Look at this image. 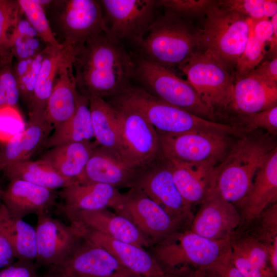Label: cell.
I'll use <instances>...</instances> for the list:
<instances>
[{"mask_svg":"<svg viewBox=\"0 0 277 277\" xmlns=\"http://www.w3.org/2000/svg\"><path fill=\"white\" fill-rule=\"evenodd\" d=\"M71 56L77 90L88 98L112 97L130 86L136 64L107 32L72 47Z\"/></svg>","mask_w":277,"mask_h":277,"instance_id":"cell-1","label":"cell"},{"mask_svg":"<svg viewBox=\"0 0 277 277\" xmlns=\"http://www.w3.org/2000/svg\"><path fill=\"white\" fill-rule=\"evenodd\" d=\"M166 11L154 18L137 43L145 58L168 69L179 68L203 50L201 27Z\"/></svg>","mask_w":277,"mask_h":277,"instance_id":"cell-2","label":"cell"},{"mask_svg":"<svg viewBox=\"0 0 277 277\" xmlns=\"http://www.w3.org/2000/svg\"><path fill=\"white\" fill-rule=\"evenodd\" d=\"M239 138L215 167V189L236 207L247 195L257 171L276 147L266 135L245 134Z\"/></svg>","mask_w":277,"mask_h":277,"instance_id":"cell-3","label":"cell"},{"mask_svg":"<svg viewBox=\"0 0 277 277\" xmlns=\"http://www.w3.org/2000/svg\"><path fill=\"white\" fill-rule=\"evenodd\" d=\"M112 105L134 110L142 115L157 132L177 134L193 131H207L231 134L229 124L208 120L153 96L144 88L129 86L111 97Z\"/></svg>","mask_w":277,"mask_h":277,"instance_id":"cell-4","label":"cell"},{"mask_svg":"<svg viewBox=\"0 0 277 277\" xmlns=\"http://www.w3.org/2000/svg\"><path fill=\"white\" fill-rule=\"evenodd\" d=\"M202 22V50L210 53L234 77L236 64L250 33L248 18L221 6L215 1Z\"/></svg>","mask_w":277,"mask_h":277,"instance_id":"cell-5","label":"cell"},{"mask_svg":"<svg viewBox=\"0 0 277 277\" xmlns=\"http://www.w3.org/2000/svg\"><path fill=\"white\" fill-rule=\"evenodd\" d=\"M229 239L213 241L190 229L176 231L152 246V254L167 271L205 269L229 251Z\"/></svg>","mask_w":277,"mask_h":277,"instance_id":"cell-6","label":"cell"},{"mask_svg":"<svg viewBox=\"0 0 277 277\" xmlns=\"http://www.w3.org/2000/svg\"><path fill=\"white\" fill-rule=\"evenodd\" d=\"M179 68L217 116L232 110L235 78L210 53L201 50Z\"/></svg>","mask_w":277,"mask_h":277,"instance_id":"cell-7","label":"cell"},{"mask_svg":"<svg viewBox=\"0 0 277 277\" xmlns=\"http://www.w3.org/2000/svg\"><path fill=\"white\" fill-rule=\"evenodd\" d=\"M135 72L147 92L171 105L202 118L216 122L217 116L203 102L189 82L168 69L143 58Z\"/></svg>","mask_w":277,"mask_h":277,"instance_id":"cell-8","label":"cell"},{"mask_svg":"<svg viewBox=\"0 0 277 277\" xmlns=\"http://www.w3.org/2000/svg\"><path fill=\"white\" fill-rule=\"evenodd\" d=\"M157 133L162 156L177 163L210 164L216 166L225 159L233 144L230 138L231 135L217 132Z\"/></svg>","mask_w":277,"mask_h":277,"instance_id":"cell-9","label":"cell"},{"mask_svg":"<svg viewBox=\"0 0 277 277\" xmlns=\"http://www.w3.org/2000/svg\"><path fill=\"white\" fill-rule=\"evenodd\" d=\"M53 23L60 44L73 47L103 32H107L103 10L95 0L53 1Z\"/></svg>","mask_w":277,"mask_h":277,"instance_id":"cell-10","label":"cell"},{"mask_svg":"<svg viewBox=\"0 0 277 277\" xmlns=\"http://www.w3.org/2000/svg\"><path fill=\"white\" fill-rule=\"evenodd\" d=\"M113 106L118 119L121 161L129 167L140 170L160 158L162 155L155 129L137 112Z\"/></svg>","mask_w":277,"mask_h":277,"instance_id":"cell-11","label":"cell"},{"mask_svg":"<svg viewBox=\"0 0 277 277\" xmlns=\"http://www.w3.org/2000/svg\"><path fill=\"white\" fill-rule=\"evenodd\" d=\"M132 187L142 191L185 229H189L193 217L192 206L180 192L168 160L162 156L149 166L140 170Z\"/></svg>","mask_w":277,"mask_h":277,"instance_id":"cell-12","label":"cell"},{"mask_svg":"<svg viewBox=\"0 0 277 277\" xmlns=\"http://www.w3.org/2000/svg\"><path fill=\"white\" fill-rule=\"evenodd\" d=\"M49 271L69 277H138L108 250L83 236Z\"/></svg>","mask_w":277,"mask_h":277,"instance_id":"cell-13","label":"cell"},{"mask_svg":"<svg viewBox=\"0 0 277 277\" xmlns=\"http://www.w3.org/2000/svg\"><path fill=\"white\" fill-rule=\"evenodd\" d=\"M116 213L130 220L152 246L176 231L186 230L135 187L123 194L122 205Z\"/></svg>","mask_w":277,"mask_h":277,"instance_id":"cell-14","label":"cell"},{"mask_svg":"<svg viewBox=\"0 0 277 277\" xmlns=\"http://www.w3.org/2000/svg\"><path fill=\"white\" fill-rule=\"evenodd\" d=\"M107 34L120 42L128 39L137 43L154 21L156 1L103 0Z\"/></svg>","mask_w":277,"mask_h":277,"instance_id":"cell-15","label":"cell"},{"mask_svg":"<svg viewBox=\"0 0 277 277\" xmlns=\"http://www.w3.org/2000/svg\"><path fill=\"white\" fill-rule=\"evenodd\" d=\"M242 223L236 207L225 200L214 189L201 203L189 229L208 239H230Z\"/></svg>","mask_w":277,"mask_h":277,"instance_id":"cell-16","label":"cell"},{"mask_svg":"<svg viewBox=\"0 0 277 277\" xmlns=\"http://www.w3.org/2000/svg\"><path fill=\"white\" fill-rule=\"evenodd\" d=\"M36 265L51 268L60 263L81 239L77 228L49 214L37 215Z\"/></svg>","mask_w":277,"mask_h":277,"instance_id":"cell-17","label":"cell"},{"mask_svg":"<svg viewBox=\"0 0 277 277\" xmlns=\"http://www.w3.org/2000/svg\"><path fill=\"white\" fill-rule=\"evenodd\" d=\"M82 236L110 252L138 277H171L158 261L144 248L116 240L101 232L76 224Z\"/></svg>","mask_w":277,"mask_h":277,"instance_id":"cell-18","label":"cell"},{"mask_svg":"<svg viewBox=\"0 0 277 277\" xmlns=\"http://www.w3.org/2000/svg\"><path fill=\"white\" fill-rule=\"evenodd\" d=\"M63 203L59 210L65 215L78 211H92L108 208L116 212L123 199L117 188L95 182L76 183L57 192Z\"/></svg>","mask_w":277,"mask_h":277,"instance_id":"cell-19","label":"cell"},{"mask_svg":"<svg viewBox=\"0 0 277 277\" xmlns=\"http://www.w3.org/2000/svg\"><path fill=\"white\" fill-rule=\"evenodd\" d=\"M55 190L17 179L10 180L3 189L2 200L13 219L49 212L58 197Z\"/></svg>","mask_w":277,"mask_h":277,"instance_id":"cell-20","label":"cell"},{"mask_svg":"<svg viewBox=\"0 0 277 277\" xmlns=\"http://www.w3.org/2000/svg\"><path fill=\"white\" fill-rule=\"evenodd\" d=\"M65 215L71 223L101 232L116 240L144 248L152 246L130 220L107 208L75 211Z\"/></svg>","mask_w":277,"mask_h":277,"instance_id":"cell-21","label":"cell"},{"mask_svg":"<svg viewBox=\"0 0 277 277\" xmlns=\"http://www.w3.org/2000/svg\"><path fill=\"white\" fill-rule=\"evenodd\" d=\"M53 128L46 114H29L23 130L0 146L2 171L17 163L30 160L42 149Z\"/></svg>","mask_w":277,"mask_h":277,"instance_id":"cell-22","label":"cell"},{"mask_svg":"<svg viewBox=\"0 0 277 277\" xmlns=\"http://www.w3.org/2000/svg\"><path fill=\"white\" fill-rule=\"evenodd\" d=\"M277 202V147L269 153L257 171L251 187L239 205L242 221L258 216L269 205Z\"/></svg>","mask_w":277,"mask_h":277,"instance_id":"cell-23","label":"cell"},{"mask_svg":"<svg viewBox=\"0 0 277 277\" xmlns=\"http://www.w3.org/2000/svg\"><path fill=\"white\" fill-rule=\"evenodd\" d=\"M71 51L72 47L60 66L47 104L46 115L53 128L71 118L77 107L79 92L73 68Z\"/></svg>","mask_w":277,"mask_h":277,"instance_id":"cell-24","label":"cell"},{"mask_svg":"<svg viewBox=\"0 0 277 277\" xmlns=\"http://www.w3.org/2000/svg\"><path fill=\"white\" fill-rule=\"evenodd\" d=\"M169 162L180 192L192 207L194 205H200L215 188L217 165Z\"/></svg>","mask_w":277,"mask_h":277,"instance_id":"cell-25","label":"cell"},{"mask_svg":"<svg viewBox=\"0 0 277 277\" xmlns=\"http://www.w3.org/2000/svg\"><path fill=\"white\" fill-rule=\"evenodd\" d=\"M139 171L129 167L113 154L97 146L87 163L80 183H100L117 188H131Z\"/></svg>","mask_w":277,"mask_h":277,"instance_id":"cell-26","label":"cell"},{"mask_svg":"<svg viewBox=\"0 0 277 277\" xmlns=\"http://www.w3.org/2000/svg\"><path fill=\"white\" fill-rule=\"evenodd\" d=\"M277 106V84L252 74L235 80L232 111L238 115L254 113Z\"/></svg>","mask_w":277,"mask_h":277,"instance_id":"cell-27","label":"cell"},{"mask_svg":"<svg viewBox=\"0 0 277 277\" xmlns=\"http://www.w3.org/2000/svg\"><path fill=\"white\" fill-rule=\"evenodd\" d=\"M97 145L94 142L71 143L48 149L39 157L59 174L73 183H80L87 163Z\"/></svg>","mask_w":277,"mask_h":277,"instance_id":"cell-28","label":"cell"},{"mask_svg":"<svg viewBox=\"0 0 277 277\" xmlns=\"http://www.w3.org/2000/svg\"><path fill=\"white\" fill-rule=\"evenodd\" d=\"M88 98L95 143L121 160L119 124L115 108L102 97L91 96Z\"/></svg>","mask_w":277,"mask_h":277,"instance_id":"cell-29","label":"cell"},{"mask_svg":"<svg viewBox=\"0 0 277 277\" xmlns=\"http://www.w3.org/2000/svg\"><path fill=\"white\" fill-rule=\"evenodd\" d=\"M93 138L89 98L79 93L74 114L65 122L54 128L42 149L64 144L90 142Z\"/></svg>","mask_w":277,"mask_h":277,"instance_id":"cell-30","label":"cell"},{"mask_svg":"<svg viewBox=\"0 0 277 277\" xmlns=\"http://www.w3.org/2000/svg\"><path fill=\"white\" fill-rule=\"evenodd\" d=\"M57 48L49 45L45 47V54L30 102L27 105L29 114H46L60 66L70 46Z\"/></svg>","mask_w":277,"mask_h":277,"instance_id":"cell-31","label":"cell"},{"mask_svg":"<svg viewBox=\"0 0 277 277\" xmlns=\"http://www.w3.org/2000/svg\"><path fill=\"white\" fill-rule=\"evenodd\" d=\"M3 171L9 181L21 180L54 190L61 189L74 184L63 177L50 166L39 159L17 163Z\"/></svg>","mask_w":277,"mask_h":277,"instance_id":"cell-32","label":"cell"},{"mask_svg":"<svg viewBox=\"0 0 277 277\" xmlns=\"http://www.w3.org/2000/svg\"><path fill=\"white\" fill-rule=\"evenodd\" d=\"M230 247L243 256L255 268L270 277H276L268 260L267 246L251 234L242 224L229 239Z\"/></svg>","mask_w":277,"mask_h":277,"instance_id":"cell-33","label":"cell"},{"mask_svg":"<svg viewBox=\"0 0 277 277\" xmlns=\"http://www.w3.org/2000/svg\"><path fill=\"white\" fill-rule=\"evenodd\" d=\"M22 14L18 0H0V63L14 57L13 47Z\"/></svg>","mask_w":277,"mask_h":277,"instance_id":"cell-34","label":"cell"},{"mask_svg":"<svg viewBox=\"0 0 277 277\" xmlns=\"http://www.w3.org/2000/svg\"><path fill=\"white\" fill-rule=\"evenodd\" d=\"M12 241L16 260L34 262L37 258L36 229L23 219H12Z\"/></svg>","mask_w":277,"mask_h":277,"instance_id":"cell-35","label":"cell"},{"mask_svg":"<svg viewBox=\"0 0 277 277\" xmlns=\"http://www.w3.org/2000/svg\"><path fill=\"white\" fill-rule=\"evenodd\" d=\"M20 8L27 20L46 45L57 48L63 46L60 43L51 28L45 9L35 0H18Z\"/></svg>","mask_w":277,"mask_h":277,"instance_id":"cell-36","label":"cell"},{"mask_svg":"<svg viewBox=\"0 0 277 277\" xmlns=\"http://www.w3.org/2000/svg\"><path fill=\"white\" fill-rule=\"evenodd\" d=\"M246 229L266 245L277 240V203L269 205L255 219L243 222Z\"/></svg>","mask_w":277,"mask_h":277,"instance_id":"cell-37","label":"cell"},{"mask_svg":"<svg viewBox=\"0 0 277 277\" xmlns=\"http://www.w3.org/2000/svg\"><path fill=\"white\" fill-rule=\"evenodd\" d=\"M217 3L247 18L259 19L277 13L276 0H219Z\"/></svg>","mask_w":277,"mask_h":277,"instance_id":"cell-38","label":"cell"},{"mask_svg":"<svg viewBox=\"0 0 277 277\" xmlns=\"http://www.w3.org/2000/svg\"><path fill=\"white\" fill-rule=\"evenodd\" d=\"M267 45L256 37L250 30L245 49L236 65L235 80L248 74L263 61L267 53Z\"/></svg>","mask_w":277,"mask_h":277,"instance_id":"cell-39","label":"cell"},{"mask_svg":"<svg viewBox=\"0 0 277 277\" xmlns=\"http://www.w3.org/2000/svg\"><path fill=\"white\" fill-rule=\"evenodd\" d=\"M214 0H160L156 1L157 6L166 11L193 21L203 18L206 11Z\"/></svg>","mask_w":277,"mask_h":277,"instance_id":"cell-40","label":"cell"},{"mask_svg":"<svg viewBox=\"0 0 277 277\" xmlns=\"http://www.w3.org/2000/svg\"><path fill=\"white\" fill-rule=\"evenodd\" d=\"M12 61L10 60L0 63V107H17L20 97Z\"/></svg>","mask_w":277,"mask_h":277,"instance_id":"cell-41","label":"cell"},{"mask_svg":"<svg viewBox=\"0 0 277 277\" xmlns=\"http://www.w3.org/2000/svg\"><path fill=\"white\" fill-rule=\"evenodd\" d=\"M238 117L244 132L250 133L262 129L267 131L270 135L274 136L277 133V106L254 113L238 115Z\"/></svg>","mask_w":277,"mask_h":277,"instance_id":"cell-42","label":"cell"},{"mask_svg":"<svg viewBox=\"0 0 277 277\" xmlns=\"http://www.w3.org/2000/svg\"><path fill=\"white\" fill-rule=\"evenodd\" d=\"M15 260L12 241V218L3 204L0 211V269Z\"/></svg>","mask_w":277,"mask_h":277,"instance_id":"cell-43","label":"cell"},{"mask_svg":"<svg viewBox=\"0 0 277 277\" xmlns=\"http://www.w3.org/2000/svg\"><path fill=\"white\" fill-rule=\"evenodd\" d=\"M25 125L17 107H0V142L2 144L22 131Z\"/></svg>","mask_w":277,"mask_h":277,"instance_id":"cell-44","label":"cell"},{"mask_svg":"<svg viewBox=\"0 0 277 277\" xmlns=\"http://www.w3.org/2000/svg\"><path fill=\"white\" fill-rule=\"evenodd\" d=\"M45 54L44 49L33 57L29 71L22 77L17 80L20 97L27 103H29L38 78Z\"/></svg>","mask_w":277,"mask_h":277,"instance_id":"cell-45","label":"cell"},{"mask_svg":"<svg viewBox=\"0 0 277 277\" xmlns=\"http://www.w3.org/2000/svg\"><path fill=\"white\" fill-rule=\"evenodd\" d=\"M230 248L214 263L204 269L207 277H244L233 264Z\"/></svg>","mask_w":277,"mask_h":277,"instance_id":"cell-46","label":"cell"},{"mask_svg":"<svg viewBox=\"0 0 277 277\" xmlns=\"http://www.w3.org/2000/svg\"><path fill=\"white\" fill-rule=\"evenodd\" d=\"M40 46L36 37L17 35L13 47V56L17 61L33 57L44 49Z\"/></svg>","mask_w":277,"mask_h":277,"instance_id":"cell-47","label":"cell"},{"mask_svg":"<svg viewBox=\"0 0 277 277\" xmlns=\"http://www.w3.org/2000/svg\"><path fill=\"white\" fill-rule=\"evenodd\" d=\"M0 277H38L36 264L32 262L16 260L0 269Z\"/></svg>","mask_w":277,"mask_h":277,"instance_id":"cell-48","label":"cell"},{"mask_svg":"<svg viewBox=\"0 0 277 277\" xmlns=\"http://www.w3.org/2000/svg\"><path fill=\"white\" fill-rule=\"evenodd\" d=\"M250 30L260 40L267 43L270 40L273 33V26L268 18L253 19L248 18Z\"/></svg>","mask_w":277,"mask_h":277,"instance_id":"cell-49","label":"cell"},{"mask_svg":"<svg viewBox=\"0 0 277 277\" xmlns=\"http://www.w3.org/2000/svg\"><path fill=\"white\" fill-rule=\"evenodd\" d=\"M249 73L265 81L277 84V57L262 61Z\"/></svg>","mask_w":277,"mask_h":277,"instance_id":"cell-50","label":"cell"},{"mask_svg":"<svg viewBox=\"0 0 277 277\" xmlns=\"http://www.w3.org/2000/svg\"><path fill=\"white\" fill-rule=\"evenodd\" d=\"M171 277H207L204 269L183 267L172 271Z\"/></svg>","mask_w":277,"mask_h":277,"instance_id":"cell-51","label":"cell"},{"mask_svg":"<svg viewBox=\"0 0 277 277\" xmlns=\"http://www.w3.org/2000/svg\"><path fill=\"white\" fill-rule=\"evenodd\" d=\"M270 21L273 26V33L268 44L269 49L268 51L270 59L277 57V13L273 15Z\"/></svg>","mask_w":277,"mask_h":277,"instance_id":"cell-52","label":"cell"},{"mask_svg":"<svg viewBox=\"0 0 277 277\" xmlns=\"http://www.w3.org/2000/svg\"><path fill=\"white\" fill-rule=\"evenodd\" d=\"M33 57L17 61V63L13 65L15 74L17 80L22 77L29 71Z\"/></svg>","mask_w":277,"mask_h":277,"instance_id":"cell-53","label":"cell"},{"mask_svg":"<svg viewBox=\"0 0 277 277\" xmlns=\"http://www.w3.org/2000/svg\"><path fill=\"white\" fill-rule=\"evenodd\" d=\"M266 246L270 266L277 275V240Z\"/></svg>","mask_w":277,"mask_h":277,"instance_id":"cell-54","label":"cell"},{"mask_svg":"<svg viewBox=\"0 0 277 277\" xmlns=\"http://www.w3.org/2000/svg\"><path fill=\"white\" fill-rule=\"evenodd\" d=\"M43 277H69L64 274H60L56 272L49 271L47 274L44 275Z\"/></svg>","mask_w":277,"mask_h":277,"instance_id":"cell-55","label":"cell"},{"mask_svg":"<svg viewBox=\"0 0 277 277\" xmlns=\"http://www.w3.org/2000/svg\"><path fill=\"white\" fill-rule=\"evenodd\" d=\"M2 191H3V189L0 187V211L1 210L2 205H3V202L2 200Z\"/></svg>","mask_w":277,"mask_h":277,"instance_id":"cell-56","label":"cell"},{"mask_svg":"<svg viewBox=\"0 0 277 277\" xmlns=\"http://www.w3.org/2000/svg\"><path fill=\"white\" fill-rule=\"evenodd\" d=\"M2 171L1 167V164H0V171Z\"/></svg>","mask_w":277,"mask_h":277,"instance_id":"cell-57","label":"cell"}]
</instances>
